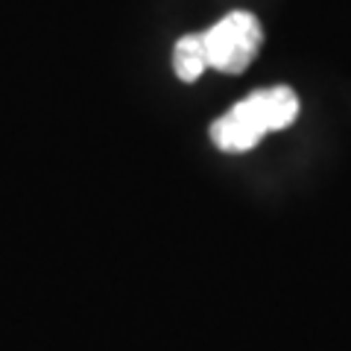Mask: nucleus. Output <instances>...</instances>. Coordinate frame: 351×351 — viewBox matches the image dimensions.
Segmentation results:
<instances>
[{
	"mask_svg": "<svg viewBox=\"0 0 351 351\" xmlns=\"http://www.w3.org/2000/svg\"><path fill=\"white\" fill-rule=\"evenodd\" d=\"M208 47V64L219 73H243L255 62L263 29L252 12H228L211 29L202 32Z\"/></svg>",
	"mask_w": 351,
	"mask_h": 351,
	"instance_id": "2",
	"label": "nucleus"
},
{
	"mask_svg": "<svg viewBox=\"0 0 351 351\" xmlns=\"http://www.w3.org/2000/svg\"><path fill=\"white\" fill-rule=\"evenodd\" d=\"M173 68H176V76H179L182 82H196L208 68H211V64H208V47H205L202 32L184 36V38L176 41Z\"/></svg>",
	"mask_w": 351,
	"mask_h": 351,
	"instance_id": "3",
	"label": "nucleus"
},
{
	"mask_svg": "<svg viewBox=\"0 0 351 351\" xmlns=\"http://www.w3.org/2000/svg\"><path fill=\"white\" fill-rule=\"evenodd\" d=\"M299 117V97L293 88H263L240 100L211 126V141L223 152H246L261 144L267 132H281Z\"/></svg>",
	"mask_w": 351,
	"mask_h": 351,
	"instance_id": "1",
	"label": "nucleus"
}]
</instances>
